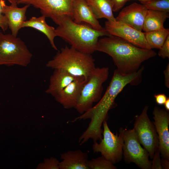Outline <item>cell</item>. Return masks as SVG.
I'll list each match as a JSON object with an SVG mask.
<instances>
[{
	"instance_id": "ac0fdd59",
	"label": "cell",
	"mask_w": 169,
	"mask_h": 169,
	"mask_svg": "<svg viewBox=\"0 0 169 169\" xmlns=\"http://www.w3.org/2000/svg\"><path fill=\"white\" fill-rule=\"evenodd\" d=\"M78 77L64 70L55 69L50 77L49 85L45 92L54 97Z\"/></svg>"
},
{
	"instance_id": "7402d4cb",
	"label": "cell",
	"mask_w": 169,
	"mask_h": 169,
	"mask_svg": "<svg viewBox=\"0 0 169 169\" xmlns=\"http://www.w3.org/2000/svg\"><path fill=\"white\" fill-rule=\"evenodd\" d=\"M145 38L151 49H160L169 36L168 28L144 32Z\"/></svg>"
},
{
	"instance_id": "7c38bea8",
	"label": "cell",
	"mask_w": 169,
	"mask_h": 169,
	"mask_svg": "<svg viewBox=\"0 0 169 169\" xmlns=\"http://www.w3.org/2000/svg\"><path fill=\"white\" fill-rule=\"evenodd\" d=\"M152 113L160 154L162 158L169 160V111L155 106Z\"/></svg>"
},
{
	"instance_id": "2e32d148",
	"label": "cell",
	"mask_w": 169,
	"mask_h": 169,
	"mask_svg": "<svg viewBox=\"0 0 169 169\" xmlns=\"http://www.w3.org/2000/svg\"><path fill=\"white\" fill-rule=\"evenodd\" d=\"M72 12V18L75 23H84L98 30L104 29L86 0H74L73 4Z\"/></svg>"
},
{
	"instance_id": "ffe728a7",
	"label": "cell",
	"mask_w": 169,
	"mask_h": 169,
	"mask_svg": "<svg viewBox=\"0 0 169 169\" xmlns=\"http://www.w3.org/2000/svg\"><path fill=\"white\" fill-rule=\"evenodd\" d=\"M169 17V13L147 9L142 30L146 32L164 28V23Z\"/></svg>"
},
{
	"instance_id": "e0dca14e",
	"label": "cell",
	"mask_w": 169,
	"mask_h": 169,
	"mask_svg": "<svg viewBox=\"0 0 169 169\" xmlns=\"http://www.w3.org/2000/svg\"><path fill=\"white\" fill-rule=\"evenodd\" d=\"M62 161L59 162L60 169H89L88 154L80 150L69 151L62 154Z\"/></svg>"
},
{
	"instance_id": "d6986e66",
	"label": "cell",
	"mask_w": 169,
	"mask_h": 169,
	"mask_svg": "<svg viewBox=\"0 0 169 169\" xmlns=\"http://www.w3.org/2000/svg\"><path fill=\"white\" fill-rule=\"evenodd\" d=\"M46 18L43 15L38 17H33L29 20L24 22L22 25V28L31 27L42 32L46 36L52 47L55 50H58L54 42V39L56 37L55 28L47 24L45 21Z\"/></svg>"
},
{
	"instance_id": "30bf717a",
	"label": "cell",
	"mask_w": 169,
	"mask_h": 169,
	"mask_svg": "<svg viewBox=\"0 0 169 169\" xmlns=\"http://www.w3.org/2000/svg\"><path fill=\"white\" fill-rule=\"evenodd\" d=\"M74 0H20L18 4L32 5L38 8L43 15L51 18L56 23L61 16L72 17V5Z\"/></svg>"
},
{
	"instance_id": "4dcf8cb0",
	"label": "cell",
	"mask_w": 169,
	"mask_h": 169,
	"mask_svg": "<svg viewBox=\"0 0 169 169\" xmlns=\"http://www.w3.org/2000/svg\"><path fill=\"white\" fill-rule=\"evenodd\" d=\"M165 75V84L166 87L169 88V64L167 65L164 71Z\"/></svg>"
},
{
	"instance_id": "cb8c5ba5",
	"label": "cell",
	"mask_w": 169,
	"mask_h": 169,
	"mask_svg": "<svg viewBox=\"0 0 169 169\" xmlns=\"http://www.w3.org/2000/svg\"><path fill=\"white\" fill-rule=\"evenodd\" d=\"M141 3L147 9L169 12V0H152Z\"/></svg>"
},
{
	"instance_id": "3957f363",
	"label": "cell",
	"mask_w": 169,
	"mask_h": 169,
	"mask_svg": "<svg viewBox=\"0 0 169 169\" xmlns=\"http://www.w3.org/2000/svg\"><path fill=\"white\" fill-rule=\"evenodd\" d=\"M56 36L59 37L81 52L91 54L97 51L100 37L109 34L105 28L98 30L89 24L77 23L67 15L61 17L56 23Z\"/></svg>"
},
{
	"instance_id": "83f0119b",
	"label": "cell",
	"mask_w": 169,
	"mask_h": 169,
	"mask_svg": "<svg viewBox=\"0 0 169 169\" xmlns=\"http://www.w3.org/2000/svg\"><path fill=\"white\" fill-rule=\"evenodd\" d=\"M110 1L113 11L116 12L121 9L127 2L130 0H110Z\"/></svg>"
},
{
	"instance_id": "44dd1931",
	"label": "cell",
	"mask_w": 169,
	"mask_h": 169,
	"mask_svg": "<svg viewBox=\"0 0 169 169\" xmlns=\"http://www.w3.org/2000/svg\"><path fill=\"white\" fill-rule=\"evenodd\" d=\"M86 1L97 19L104 18L108 21L116 20L113 14L110 0H89Z\"/></svg>"
},
{
	"instance_id": "ba28073f",
	"label": "cell",
	"mask_w": 169,
	"mask_h": 169,
	"mask_svg": "<svg viewBox=\"0 0 169 169\" xmlns=\"http://www.w3.org/2000/svg\"><path fill=\"white\" fill-rule=\"evenodd\" d=\"M148 107L145 106L141 114L136 116L133 129L139 142L152 159L159 147V140L154 125L147 114Z\"/></svg>"
},
{
	"instance_id": "836d02e7",
	"label": "cell",
	"mask_w": 169,
	"mask_h": 169,
	"mask_svg": "<svg viewBox=\"0 0 169 169\" xmlns=\"http://www.w3.org/2000/svg\"><path fill=\"white\" fill-rule=\"evenodd\" d=\"M11 4L13 3H17L18 4V0H8Z\"/></svg>"
},
{
	"instance_id": "7a4b0ae2",
	"label": "cell",
	"mask_w": 169,
	"mask_h": 169,
	"mask_svg": "<svg viewBox=\"0 0 169 169\" xmlns=\"http://www.w3.org/2000/svg\"><path fill=\"white\" fill-rule=\"evenodd\" d=\"M97 51L110 56L117 69L124 74L137 72L142 63L156 55L151 49L137 47L122 38L111 35L99 39Z\"/></svg>"
},
{
	"instance_id": "d590c367",
	"label": "cell",
	"mask_w": 169,
	"mask_h": 169,
	"mask_svg": "<svg viewBox=\"0 0 169 169\" xmlns=\"http://www.w3.org/2000/svg\"><path fill=\"white\" fill-rule=\"evenodd\" d=\"M20 0H18V1H20Z\"/></svg>"
},
{
	"instance_id": "52a82bcc",
	"label": "cell",
	"mask_w": 169,
	"mask_h": 169,
	"mask_svg": "<svg viewBox=\"0 0 169 169\" xmlns=\"http://www.w3.org/2000/svg\"><path fill=\"white\" fill-rule=\"evenodd\" d=\"M107 120L103 123L102 138L99 143L94 142L92 149L94 153H100L101 156L115 164L120 161L123 157V128H120L119 135L117 133L114 134L110 129Z\"/></svg>"
},
{
	"instance_id": "277c9868",
	"label": "cell",
	"mask_w": 169,
	"mask_h": 169,
	"mask_svg": "<svg viewBox=\"0 0 169 169\" xmlns=\"http://www.w3.org/2000/svg\"><path fill=\"white\" fill-rule=\"evenodd\" d=\"M54 69L64 70L77 77H83L85 80L96 68L95 60L91 54L79 51L72 47L62 48L53 58L46 64Z\"/></svg>"
},
{
	"instance_id": "8fae6325",
	"label": "cell",
	"mask_w": 169,
	"mask_h": 169,
	"mask_svg": "<svg viewBox=\"0 0 169 169\" xmlns=\"http://www.w3.org/2000/svg\"><path fill=\"white\" fill-rule=\"evenodd\" d=\"M104 28L110 35L122 38L137 47L151 49L145 38L144 33L125 23L116 20H107L105 23Z\"/></svg>"
},
{
	"instance_id": "4316f807",
	"label": "cell",
	"mask_w": 169,
	"mask_h": 169,
	"mask_svg": "<svg viewBox=\"0 0 169 169\" xmlns=\"http://www.w3.org/2000/svg\"><path fill=\"white\" fill-rule=\"evenodd\" d=\"M158 55L163 59L169 58V36L159 49Z\"/></svg>"
},
{
	"instance_id": "603a6c76",
	"label": "cell",
	"mask_w": 169,
	"mask_h": 169,
	"mask_svg": "<svg viewBox=\"0 0 169 169\" xmlns=\"http://www.w3.org/2000/svg\"><path fill=\"white\" fill-rule=\"evenodd\" d=\"M89 169H116L117 167L111 162L101 156L89 160Z\"/></svg>"
},
{
	"instance_id": "8d00e7d4",
	"label": "cell",
	"mask_w": 169,
	"mask_h": 169,
	"mask_svg": "<svg viewBox=\"0 0 169 169\" xmlns=\"http://www.w3.org/2000/svg\"><path fill=\"white\" fill-rule=\"evenodd\" d=\"M86 1H87V0H86Z\"/></svg>"
},
{
	"instance_id": "484cf974",
	"label": "cell",
	"mask_w": 169,
	"mask_h": 169,
	"mask_svg": "<svg viewBox=\"0 0 169 169\" xmlns=\"http://www.w3.org/2000/svg\"><path fill=\"white\" fill-rule=\"evenodd\" d=\"M160 152L158 147L155 151L153 161H151V169H162Z\"/></svg>"
},
{
	"instance_id": "5b68a950",
	"label": "cell",
	"mask_w": 169,
	"mask_h": 169,
	"mask_svg": "<svg viewBox=\"0 0 169 169\" xmlns=\"http://www.w3.org/2000/svg\"><path fill=\"white\" fill-rule=\"evenodd\" d=\"M109 68L96 67L84 83L75 108L82 114L93 107V103L100 99L103 83L108 78Z\"/></svg>"
},
{
	"instance_id": "1f68e13d",
	"label": "cell",
	"mask_w": 169,
	"mask_h": 169,
	"mask_svg": "<svg viewBox=\"0 0 169 169\" xmlns=\"http://www.w3.org/2000/svg\"><path fill=\"white\" fill-rule=\"evenodd\" d=\"M161 166L162 169H169V160L162 158L161 160Z\"/></svg>"
},
{
	"instance_id": "e575fe53",
	"label": "cell",
	"mask_w": 169,
	"mask_h": 169,
	"mask_svg": "<svg viewBox=\"0 0 169 169\" xmlns=\"http://www.w3.org/2000/svg\"><path fill=\"white\" fill-rule=\"evenodd\" d=\"M141 3L148 2L152 0H139Z\"/></svg>"
},
{
	"instance_id": "9c48e42d",
	"label": "cell",
	"mask_w": 169,
	"mask_h": 169,
	"mask_svg": "<svg viewBox=\"0 0 169 169\" xmlns=\"http://www.w3.org/2000/svg\"><path fill=\"white\" fill-rule=\"evenodd\" d=\"M123 155L127 163H134L142 169H151V161L147 151L142 147L133 128L123 130Z\"/></svg>"
},
{
	"instance_id": "f1b7e54d",
	"label": "cell",
	"mask_w": 169,
	"mask_h": 169,
	"mask_svg": "<svg viewBox=\"0 0 169 169\" xmlns=\"http://www.w3.org/2000/svg\"><path fill=\"white\" fill-rule=\"evenodd\" d=\"M1 8L0 3V28L5 32L8 28V25L6 18L1 13Z\"/></svg>"
},
{
	"instance_id": "5bb4252c",
	"label": "cell",
	"mask_w": 169,
	"mask_h": 169,
	"mask_svg": "<svg viewBox=\"0 0 169 169\" xmlns=\"http://www.w3.org/2000/svg\"><path fill=\"white\" fill-rule=\"evenodd\" d=\"M147 10L143 5L134 3L123 8L116 20L142 31Z\"/></svg>"
},
{
	"instance_id": "4fadbf2b",
	"label": "cell",
	"mask_w": 169,
	"mask_h": 169,
	"mask_svg": "<svg viewBox=\"0 0 169 169\" xmlns=\"http://www.w3.org/2000/svg\"><path fill=\"white\" fill-rule=\"evenodd\" d=\"M1 6V13L6 18L8 28L10 29L11 34L15 37L22 25L26 20V13L28 8L30 6L26 4L22 8H18L17 3H11L8 6L5 4L4 0H0Z\"/></svg>"
},
{
	"instance_id": "6da1fadb",
	"label": "cell",
	"mask_w": 169,
	"mask_h": 169,
	"mask_svg": "<svg viewBox=\"0 0 169 169\" xmlns=\"http://www.w3.org/2000/svg\"><path fill=\"white\" fill-rule=\"evenodd\" d=\"M143 70L142 66L137 72L126 74H122L117 69L115 70L104 95L98 103L71 121L74 122L78 120H90L87 128L79 138L80 145L90 139H92L94 142L102 138V124L104 120H107L109 111L115 107V100L117 96L128 84L138 85L141 81Z\"/></svg>"
},
{
	"instance_id": "f546056e",
	"label": "cell",
	"mask_w": 169,
	"mask_h": 169,
	"mask_svg": "<svg viewBox=\"0 0 169 169\" xmlns=\"http://www.w3.org/2000/svg\"><path fill=\"white\" fill-rule=\"evenodd\" d=\"M154 97L156 103L159 105H163L168 98L164 94H155Z\"/></svg>"
},
{
	"instance_id": "d6a6232c",
	"label": "cell",
	"mask_w": 169,
	"mask_h": 169,
	"mask_svg": "<svg viewBox=\"0 0 169 169\" xmlns=\"http://www.w3.org/2000/svg\"><path fill=\"white\" fill-rule=\"evenodd\" d=\"M165 108V110L168 111H169V98L168 97L163 105Z\"/></svg>"
},
{
	"instance_id": "9a60e30c",
	"label": "cell",
	"mask_w": 169,
	"mask_h": 169,
	"mask_svg": "<svg viewBox=\"0 0 169 169\" xmlns=\"http://www.w3.org/2000/svg\"><path fill=\"white\" fill-rule=\"evenodd\" d=\"M86 80L78 77L54 97L55 100L66 109L74 108Z\"/></svg>"
},
{
	"instance_id": "74e56055",
	"label": "cell",
	"mask_w": 169,
	"mask_h": 169,
	"mask_svg": "<svg viewBox=\"0 0 169 169\" xmlns=\"http://www.w3.org/2000/svg\"></svg>"
},
{
	"instance_id": "8992f818",
	"label": "cell",
	"mask_w": 169,
	"mask_h": 169,
	"mask_svg": "<svg viewBox=\"0 0 169 169\" xmlns=\"http://www.w3.org/2000/svg\"><path fill=\"white\" fill-rule=\"evenodd\" d=\"M32 56L21 38L0 31V65L26 67L31 62Z\"/></svg>"
},
{
	"instance_id": "d4e9b609",
	"label": "cell",
	"mask_w": 169,
	"mask_h": 169,
	"mask_svg": "<svg viewBox=\"0 0 169 169\" xmlns=\"http://www.w3.org/2000/svg\"><path fill=\"white\" fill-rule=\"evenodd\" d=\"M59 160L56 158L52 157L45 159L43 162L38 166L37 168L41 169H59Z\"/></svg>"
}]
</instances>
